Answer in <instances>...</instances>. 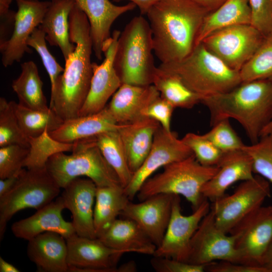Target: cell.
I'll return each mask as SVG.
<instances>
[{
	"mask_svg": "<svg viewBox=\"0 0 272 272\" xmlns=\"http://www.w3.org/2000/svg\"><path fill=\"white\" fill-rule=\"evenodd\" d=\"M69 22L70 39L75 48L65 60L64 71L51 90L49 105L63 121L78 116L93 76L90 25L85 14L76 4Z\"/></svg>",
	"mask_w": 272,
	"mask_h": 272,
	"instance_id": "obj_1",
	"label": "cell"
},
{
	"mask_svg": "<svg viewBox=\"0 0 272 272\" xmlns=\"http://www.w3.org/2000/svg\"><path fill=\"white\" fill-rule=\"evenodd\" d=\"M209 13L190 0H160L149 10L154 53L161 63L180 61L191 52Z\"/></svg>",
	"mask_w": 272,
	"mask_h": 272,
	"instance_id": "obj_2",
	"label": "cell"
},
{
	"mask_svg": "<svg viewBox=\"0 0 272 272\" xmlns=\"http://www.w3.org/2000/svg\"><path fill=\"white\" fill-rule=\"evenodd\" d=\"M200 102L210 111L211 126L221 119H234L254 144L272 121V80L242 82L229 91L203 98Z\"/></svg>",
	"mask_w": 272,
	"mask_h": 272,
	"instance_id": "obj_3",
	"label": "cell"
},
{
	"mask_svg": "<svg viewBox=\"0 0 272 272\" xmlns=\"http://www.w3.org/2000/svg\"><path fill=\"white\" fill-rule=\"evenodd\" d=\"M158 67L178 77L202 99L229 91L242 83L239 72L228 67L201 43L182 60L160 63Z\"/></svg>",
	"mask_w": 272,
	"mask_h": 272,
	"instance_id": "obj_4",
	"label": "cell"
},
{
	"mask_svg": "<svg viewBox=\"0 0 272 272\" xmlns=\"http://www.w3.org/2000/svg\"><path fill=\"white\" fill-rule=\"evenodd\" d=\"M152 34L149 21L141 15L133 18L119 35L114 67L122 84L152 85L155 65Z\"/></svg>",
	"mask_w": 272,
	"mask_h": 272,
	"instance_id": "obj_5",
	"label": "cell"
},
{
	"mask_svg": "<svg viewBox=\"0 0 272 272\" xmlns=\"http://www.w3.org/2000/svg\"><path fill=\"white\" fill-rule=\"evenodd\" d=\"M218 170V166L201 165L192 155L164 167L161 173L144 182L137 195L142 201L161 193L181 195L190 202L193 211L205 198L202 188Z\"/></svg>",
	"mask_w": 272,
	"mask_h": 272,
	"instance_id": "obj_6",
	"label": "cell"
},
{
	"mask_svg": "<svg viewBox=\"0 0 272 272\" xmlns=\"http://www.w3.org/2000/svg\"><path fill=\"white\" fill-rule=\"evenodd\" d=\"M74 144L71 155L57 153L50 157L46 164L47 171L61 188L81 176L90 179L97 186H122L116 173L92 138Z\"/></svg>",
	"mask_w": 272,
	"mask_h": 272,
	"instance_id": "obj_7",
	"label": "cell"
},
{
	"mask_svg": "<svg viewBox=\"0 0 272 272\" xmlns=\"http://www.w3.org/2000/svg\"><path fill=\"white\" fill-rule=\"evenodd\" d=\"M60 189L46 167L24 168L13 189L0 197L1 240L14 215L27 208H42L58 197Z\"/></svg>",
	"mask_w": 272,
	"mask_h": 272,
	"instance_id": "obj_8",
	"label": "cell"
},
{
	"mask_svg": "<svg viewBox=\"0 0 272 272\" xmlns=\"http://www.w3.org/2000/svg\"><path fill=\"white\" fill-rule=\"evenodd\" d=\"M270 196L269 183L258 175L242 181L234 192L213 202L211 206L217 227L226 233L244 218L262 206Z\"/></svg>",
	"mask_w": 272,
	"mask_h": 272,
	"instance_id": "obj_9",
	"label": "cell"
},
{
	"mask_svg": "<svg viewBox=\"0 0 272 272\" xmlns=\"http://www.w3.org/2000/svg\"><path fill=\"white\" fill-rule=\"evenodd\" d=\"M264 37L252 25L240 24L218 30L201 43L228 67L239 72L260 46Z\"/></svg>",
	"mask_w": 272,
	"mask_h": 272,
	"instance_id": "obj_10",
	"label": "cell"
},
{
	"mask_svg": "<svg viewBox=\"0 0 272 272\" xmlns=\"http://www.w3.org/2000/svg\"><path fill=\"white\" fill-rule=\"evenodd\" d=\"M229 234L235 238L240 263L263 266L272 244V206H261L240 221Z\"/></svg>",
	"mask_w": 272,
	"mask_h": 272,
	"instance_id": "obj_11",
	"label": "cell"
},
{
	"mask_svg": "<svg viewBox=\"0 0 272 272\" xmlns=\"http://www.w3.org/2000/svg\"><path fill=\"white\" fill-rule=\"evenodd\" d=\"M217 261L240 263V258L234 237L217 227L211 209L191 239L186 262L207 265Z\"/></svg>",
	"mask_w": 272,
	"mask_h": 272,
	"instance_id": "obj_12",
	"label": "cell"
},
{
	"mask_svg": "<svg viewBox=\"0 0 272 272\" xmlns=\"http://www.w3.org/2000/svg\"><path fill=\"white\" fill-rule=\"evenodd\" d=\"M209 200L205 198L188 216L181 212L179 195H175L170 219L164 238L153 256L186 262L191 239L203 218L210 212Z\"/></svg>",
	"mask_w": 272,
	"mask_h": 272,
	"instance_id": "obj_13",
	"label": "cell"
},
{
	"mask_svg": "<svg viewBox=\"0 0 272 272\" xmlns=\"http://www.w3.org/2000/svg\"><path fill=\"white\" fill-rule=\"evenodd\" d=\"M192 155L191 150L175 132L168 131L160 125L155 134L147 157L133 174L129 183L123 188L125 194L132 200L142 185L156 170Z\"/></svg>",
	"mask_w": 272,
	"mask_h": 272,
	"instance_id": "obj_14",
	"label": "cell"
},
{
	"mask_svg": "<svg viewBox=\"0 0 272 272\" xmlns=\"http://www.w3.org/2000/svg\"><path fill=\"white\" fill-rule=\"evenodd\" d=\"M17 11L12 33L0 44L2 61L5 67L19 62L25 52L31 49L27 41L34 30L42 23L51 2L38 0H16Z\"/></svg>",
	"mask_w": 272,
	"mask_h": 272,
	"instance_id": "obj_15",
	"label": "cell"
},
{
	"mask_svg": "<svg viewBox=\"0 0 272 272\" xmlns=\"http://www.w3.org/2000/svg\"><path fill=\"white\" fill-rule=\"evenodd\" d=\"M66 241L71 272H118V262L126 253L108 247L98 238L75 233Z\"/></svg>",
	"mask_w": 272,
	"mask_h": 272,
	"instance_id": "obj_16",
	"label": "cell"
},
{
	"mask_svg": "<svg viewBox=\"0 0 272 272\" xmlns=\"http://www.w3.org/2000/svg\"><path fill=\"white\" fill-rule=\"evenodd\" d=\"M120 34L114 30L103 47L104 59L98 64L92 63L93 76L89 91L78 116L96 113L107 105L109 99L121 85V81L114 67V59Z\"/></svg>",
	"mask_w": 272,
	"mask_h": 272,
	"instance_id": "obj_17",
	"label": "cell"
},
{
	"mask_svg": "<svg viewBox=\"0 0 272 272\" xmlns=\"http://www.w3.org/2000/svg\"><path fill=\"white\" fill-rule=\"evenodd\" d=\"M175 195L158 194L139 203L129 200L120 216L134 221L157 247L168 227Z\"/></svg>",
	"mask_w": 272,
	"mask_h": 272,
	"instance_id": "obj_18",
	"label": "cell"
},
{
	"mask_svg": "<svg viewBox=\"0 0 272 272\" xmlns=\"http://www.w3.org/2000/svg\"><path fill=\"white\" fill-rule=\"evenodd\" d=\"M60 195L65 208L72 215L76 233L82 237L96 238L94 208L97 186L89 178L77 177L63 188Z\"/></svg>",
	"mask_w": 272,
	"mask_h": 272,
	"instance_id": "obj_19",
	"label": "cell"
},
{
	"mask_svg": "<svg viewBox=\"0 0 272 272\" xmlns=\"http://www.w3.org/2000/svg\"><path fill=\"white\" fill-rule=\"evenodd\" d=\"M75 4L85 14L90 25L93 50L97 58L101 60L103 47L111 37L110 29L115 20L137 7L133 3L116 6L110 0H74Z\"/></svg>",
	"mask_w": 272,
	"mask_h": 272,
	"instance_id": "obj_20",
	"label": "cell"
},
{
	"mask_svg": "<svg viewBox=\"0 0 272 272\" xmlns=\"http://www.w3.org/2000/svg\"><path fill=\"white\" fill-rule=\"evenodd\" d=\"M65 209L61 196H58L33 215L13 223L12 231L16 237L28 241L46 232L57 233L66 239L76 232L72 222L66 221L62 216Z\"/></svg>",
	"mask_w": 272,
	"mask_h": 272,
	"instance_id": "obj_21",
	"label": "cell"
},
{
	"mask_svg": "<svg viewBox=\"0 0 272 272\" xmlns=\"http://www.w3.org/2000/svg\"><path fill=\"white\" fill-rule=\"evenodd\" d=\"M217 166V172L201 189L203 197L213 202L225 195L234 183L254 176L251 159L243 150L225 153Z\"/></svg>",
	"mask_w": 272,
	"mask_h": 272,
	"instance_id": "obj_22",
	"label": "cell"
},
{
	"mask_svg": "<svg viewBox=\"0 0 272 272\" xmlns=\"http://www.w3.org/2000/svg\"><path fill=\"white\" fill-rule=\"evenodd\" d=\"M160 96L153 85L122 84L106 107L118 124L128 123L144 117L143 110Z\"/></svg>",
	"mask_w": 272,
	"mask_h": 272,
	"instance_id": "obj_23",
	"label": "cell"
},
{
	"mask_svg": "<svg viewBox=\"0 0 272 272\" xmlns=\"http://www.w3.org/2000/svg\"><path fill=\"white\" fill-rule=\"evenodd\" d=\"M29 259L43 272H67V246L66 239L53 232L41 233L28 241Z\"/></svg>",
	"mask_w": 272,
	"mask_h": 272,
	"instance_id": "obj_24",
	"label": "cell"
},
{
	"mask_svg": "<svg viewBox=\"0 0 272 272\" xmlns=\"http://www.w3.org/2000/svg\"><path fill=\"white\" fill-rule=\"evenodd\" d=\"M160 126L158 122L146 117L132 122L119 124L117 131L132 174L141 167L149 154Z\"/></svg>",
	"mask_w": 272,
	"mask_h": 272,
	"instance_id": "obj_25",
	"label": "cell"
},
{
	"mask_svg": "<svg viewBox=\"0 0 272 272\" xmlns=\"http://www.w3.org/2000/svg\"><path fill=\"white\" fill-rule=\"evenodd\" d=\"M108 247L125 253L153 255L156 246L133 221L116 219L98 237Z\"/></svg>",
	"mask_w": 272,
	"mask_h": 272,
	"instance_id": "obj_26",
	"label": "cell"
},
{
	"mask_svg": "<svg viewBox=\"0 0 272 272\" xmlns=\"http://www.w3.org/2000/svg\"><path fill=\"white\" fill-rule=\"evenodd\" d=\"M119 126L106 106L96 113L64 120L58 128L49 133L59 142L73 144L104 132L117 130Z\"/></svg>",
	"mask_w": 272,
	"mask_h": 272,
	"instance_id": "obj_27",
	"label": "cell"
},
{
	"mask_svg": "<svg viewBox=\"0 0 272 272\" xmlns=\"http://www.w3.org/2000/svg\"><path fill=\"white\" fill-rule=\"evenodd\" d=\"M75 5L74 0L51 1L39 27L51 46L58 47L64 60L75 48L70 36L69 17Z\"/></svg>",
	"mask_w": 272,
	"mask_h": 272,
	"instance_id": "obj_28",
	"label": "cell"
},
{
	"mask_svg": "<svg viewBox=\"0 0 272 272\" xmlns=\"http://www.w3.org/2000/svg\"><path fill=\"white\" fill-rule=\"evenodd\" d=\"M251 21L249 0H226L204 18L197 35L195 46L218 30L236 25L251 24Z\"/></svg>",
	"mask_w": 272,
	"mask_h": 272,
	"instance_id": "obj_29",
	"label": "cell"
},
{
	"mask_svg": "<svg viewBox=\"0 0 272 272\" xmlns=\"http://www.w3.org/2000/svg\"><path fill=\"white\" fill-rule=\"evenodd\" d=\"M129 200L121 185L97 186L94 207L97 238L117 219Z\"/></svg>",
	"mask_w": 272,
	"mask_h": 272,
	"instance_id": "obj_30",
	"label": "cell"
},
{
	"mask_svg": "<svg viewBox=\"0 0 272 272\" xmlns=\"http://www.w3.org/2000/svg\"><path fill=\"white\" fill-rule=\"evenodd\" d=\"M43 84L36 64L33 61H28L21 64V73L13 80L12 87L20 105L34 110H43L49 107L43 94Z\"/></svg>",
	"mask_w": 272,
	"mask_h": 272,
	"instance_id": "obj_31",
	"label": "cell"
},
{
	"mask_svg": "<svg viewBox=\"0 0 272 272\" xmlns=\"http://www.w3.org/2000/svg\"><path fill=\"white\" fill-rule=\"evenodd\" d=\"M161 97L174 108L189 109L201 102V97L190 89L177 76L158 67L153 84Z\"/></svg>",
	"mask_w": 272,
	"mask_h": 272,
	"instance_id": "obj_32",
	"label": "cell"
},
{
	"mask_svg": "<svg viewBox=\"0 0 272 272\" xmlns=\"http://www.w3.org/2000/svg\"><path fill=\"white\" fill-rule=\"evenodd\" d=\"M92 138L116 173L121 185L123 188L125 187L133 174L129 167L126 152L117 129L104 132Z\"/></svg>",
	"mask_w": 272,
	"mask_h": 272,
	"instance_id": "obj_33",
	"label": "cell"
},
{
	"mask_svg": "<svg viewBox=\"0 0 272 272\" xmlns=\"http://www.w3.org/2000/svg\"><path fill=\"white\" fill-rule=\"evenodd\" d=\"M19 124L28 138L41 135L46 129L51 132L58 128L63 120L50 108L37 110L30 109L15 101H10Z\"/></svg>",
	"mask_w": 272,
	"mask_h": 272,
	"instance_id": "obj_34",
	"label": "cell"
},
{
	"mask_svg": "<svg viewBox=\"0 0 272 272\" xmlns=\"http://www.w3.org/2000/svg\"><path fill=\"white\" fill-rule=\"evenodd\" d=\"M29 153L24 167L26 169L45 167L52 156L60 152H72L74 144L64 143L53 139L46 129L39 136L28 138Z\"/></svg>",
	"mask_w": 272,
	"mask_h": 272,
	"instance_id": "obj_35",
	"label": "cell"
},
{
	"mask_svg": "<svg viewBox=\"0 0 272 272\" xmlns=\"http://www.w3.org/2000/svg\"><path fill=\"white\" fill-rule=\"evenodd\" d=\"M239 73L242 82L262 79L272 80V34L264 37Z\"/></svg>",
	"mask_w": 272,
	"mask_h": 272,
	"instance_id": "obj_36",
	"label": "cell"
},
{
	"mask_svg": "<svg viewBox=\"0 0 272 272\" xmlns=\"http://www.w3.org/2000/svg\"><path fill=\"white\" fill-rule=\"evenodd\" d=\"M29 147L28 138L22 130L10 102L0 98V147L10 145Z\"/></svg>",
	"mask_w": 272,
	"mask_h": 272,
	"instance_id": "obj_37",
	"label": "cell"
},
{
	"mask_svg": "<svg viewBox=\"0 0 272 272\" xmlns=\"http://www.w3.org/2000/svg\"><path fill=\"white\" fill-rule=\"evenodd\" d=\"M243 150L251 159L254 174L272 184V133L262 136L255 143L245 145Z\"/></svg>",
	"mask_w": 272,
	"mask_h": 272,
	"instance_id": "obj_38",
	"label": "cell"
},
{
	"mask_svg": "<svg viewBox=\"0 0 272 272\" xmlns=\"http://www.w3.org/2000/svg\"><path fill=\"white\" fill-rule=\"evenodd\" d=\"M181 139L191 150L196 160L203 166H217L225 153L203 134L188 132Z\"/></svg>",
	"mask_w": 272,
	"mask_h": 272,
	"instance_id": "obj_39",
	"label": "cell"
},
{
	"mask_svg": "<svg viewBox=\"0 0 272 272\" xmlns=\"http://www.w3.org/2000/svg\"><path fill=\"white\" fill-rule=\"evenodd\" d=\"M229 119L214 123L203 135L224 153L243 150L245 145L232 127Z\"/></svg>",
	"mask_w": 272,
	"mask_h": 272,
	"instance_id": "obj_40",
	"label": "cell"
},
{
	"mask_svg": "<svg viewBox=\"0 0 272 272\" xmlns=\"http://www.w3.org/2000/svg\"><path fill=\"white\" fill-rule=\"evenodd\" d=\"M45 34L39 27L36 28L27 41L29 46L34 48L39 55L50 78L51 90L59 76L64 71L63 68L49 52L46 43Z\"/></svg>",
	"mask_w": 272,
	"mask_h": 272,
	"instance_id": "obj_41",
	"label": "cell"
},
{
	"mask_svg": "<svg viewBox=\"0 0 272 272\" xmlns=\"http://www.w3.org/2000/svg\"><path fill=\"white\" fill-rule=\"evenodd\" d=\"M29 148L10 145L0 147V179L19 174L24 169Z\"/></svg>",
	"mask_w": 272,
	"mask_h": 272,
	"instance_id": "obj_42",
	"label": "cell"
},
{
	"mask_svg": "<svg viewBox=\"0 0 272 272\" xmlns=\"http://www.w3.org/2000/svg\"><path fill=\"white\" fill-rule=\"evenodd\" d=\"M251 24L265 37L272 34V0H249Z\"/></svg>",
	"mask_w": 272,
	"mask_h": 272,
	"instance_id": "obj_43",
	"label": "cell"
},
{
	"mask_svg": "<svg viewBox=\"0 0 272 272\" xmlns=\"http://www.w3.org/2000/svg\"><path fill=\"white\" fill-rule=\"evenodd\" d=\"M174 109L172 105L160 96L143 110L142 115L155 120L163 128L170 131Z\"/></svg>",
	"mask_w": 272,
	"mask_h": 272,
	"instance_id": "obj_44",
	"label": "cell"
},
{
	"mask_svg": "<svg viewBox=\"0 0 272 272\" xmlns=\"http://www.w3.org/2000/svg\"><path fill=\"white\" fill-rule=\"evenodd\" d=\"M150 264L157 272H203L208 265H198L173 258L153 256Z\"/></svg>",
	"mask_w": 272,
	"mask_h": 272,
	"instance_id": "obj_45",
	"label": "cell"
},
{
	"mask_svg": "<svg viewBox=\"0 0 272 272\" xmlns=\"http://www.w3.org/2000/svg\"><path fill=\"white\" fill-rule=\"evenodd\" d=\"M206 271L209 272H270L263 266L247 265L228 261H218L209 264Z\"/></svg>",
	"mask_w": 272,
	"mask_h": 272,
	"instance_id": "obj_46",
	"label": "cell"
},
{
	"mask_svg": "<svg viewBox=\"0 0 272 272\" xmlns=\"http://www.w3.org/2000/svg\"><path fill=\"white\" fill-rule=\"evenodd\" d=\"M20 173L5 179H0V197L6 195L13 189L18 180Z\"/></svg>",
	"mask_w": 272,
	"mask_h": 272,
	"instance_id": "obj_47",
	"label": "cell"
},
{
	"mask_svg": "<svg viewBox=\"0 0 272 272\" xmlns=\"http://www.w3.org/2000/svg\"><path fill=\"white\" fill-rule=\"evenodd\" d=\"M119 2L124 0H112ZM134 4L140 11L141 15H146L149 10L160 0H127Z\"/></svg>",
	"mask_w": 272,
	"mask_h": 272,
	"instance_id": "obj_48",
	"label": "cell"
},
{
	"mask_svg": "<svg viewBox=\"0 0 272 272\" xmlns=\"http://www.w3.org/2000/svg\"><path fill=\"white\" fill-rule=\"evenodd\" d=\"M210 13L218 9L226 0H190Z\"/></svg>",
	"mask_w": 272,
	"mask_h": 272,
	"instance_id": "obj_49",
	"label": "cell"
},
{
	"mask_svg": "<svg viewBox=\"0 0 272 272\" xmlns=\"http://www.w3.org/2000/svg\"><path fill=\"white\" fill-rule=\"evenodd\" d=\"M14 0H0V17L3 18L9 15L11 10L10 7Z\"/></svg>",
	"mask_w": 272,
	"mask_h": 272,
	"instance_id": "obj_50",
	"label": "cell"
},
{
	"mask_svg": "<svg viewBox=\"0 0 272 272\" xmlns=\"http://www.w3.org/2000/svg\"><path fill=\"white\" fill-rule=\"evenodd\" d=\"M20 270L14 265L0 257V272H19Z\"/></svg>",
	"mask_w": 272,
	"mask_h": 272,
	"instance_id": "obj_51",
	"label": "cell"
},
{
	"mask_svg": "<svg viewBox=\"0 0 272 272\" xmlns=\"http://www.w3.org/2000/svg\"><path fill=\"white\" fill-rule=\"evenodd\" d=\"M137 268L135 262L130 261L118 266V272H135Z\"/></svg>",
	"mask_w": 272,
	"mask_h": 272,
	"instance_id": "obj_52",
	"label": "cell"
},
{
	"mask_svg": "<svg viewBox=\"0 0 272 272\" xmlns=\"http://www.w3.org/2000/svg\"><path fill=\"white\" fill-rule=\"evenodd\" d=\"M263 266L268 268L270 272H272V244L265 256Z\"/></svg>",
	"mask_w": 272,
	"mask_h": 272,
	"instance_id": "obj_53",
	"label": "cell"
},
{
	"mask_svg": "<svg viewBox=\"0 0 272 272\" xmlns=\"http://www.w3.org/2000/svg\"><path fill=\"white\" fill-rule=\"evenodd\" d=\"M272 133V121L263 130L261 137L265 135Z\"/></svg>",
	"mask_w": 272,
	"mask_h": 272,
	"instance_id": "obj_54",
	"label": "cell"
},
{
	"mask_svg": "<svg viewBox=\"0 0 272 272\" xmlns=\"http://www.w3.org/2000/svg\"><path fill=\"white\" fill-rule=\"evenodd\" d=\"M51 1H55V0H51Z\"/></svg>",
	"mask_w": 272,
	"mask_h": 272,
	"instance_id": "obj_55",
	"label": "cell"
}]
</instances>
